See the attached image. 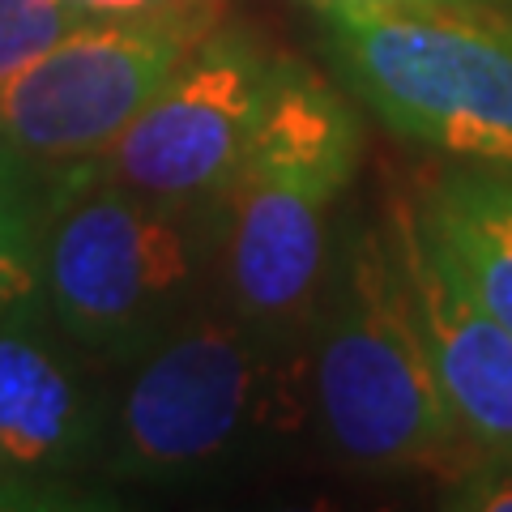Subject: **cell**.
I'll list each match as a JSON object with an SVG mask.
<instances>
[{
	"mask_svg": "<svg viewBox=\"0 0 512 512\" xmlns=\"http://www.w3.org/2000/svg\"><path fill=\"white\" fill-rule=\"evenodd\" d=\"M82 9H154V5H171V0H73Z\"/></svg>",
	"mask_w": 512,
	"mask_h": 512,
	"instance_id": "obj_15",
	"label": "cell"
},
{
	"mask_svg": "<svg viewBox=\"0 0 512 512\" xmlns=\"http://www.w3.org/2000/svg\"><path fill=\"white\" fill-rule=\"evenodd\" d=\"M39 171L18 150L0 146V316L39 295L43 235L56 192L39 188Z\"/></svg>",
	"mask_w": 512,
	"mask_h": 512,
	"instance_id": "obj_11",
	"label": "cell"
},
{
	"mask_svg": "<svg viewBox=\"0 0 512 512\" xmlns=\"http://www.w3.org/2000/svg\"><path fill=\"white\" fill-rule=\"evenodd\" d=\"M286 69L252 30H210L86 171L167 201H222Z\"/></svg>",
	"mask_w": 512,
	"mask_h": 512,
	"instance_id": "obj_7",
	"label": "cell"
},
{
	"mask_svg": "<svg viewBox=\"0 0 512 512\" xmlns=\"http://www.w3.org/2000/svg\"><path fill=\"white\" fill-rule=\"evenodd\" d=\"M316 9H389V5H512V0H308Z\"/></svg>",
	"mask_w": 512,
	"mask_h": 512,
	"instance_id": "obj_14",
	"label": "cell"
},
{
	"mask_svg": "<svg viewBox=\"0 0 512 512\" xmlns=\"http://www.w3.org/2000/svg\"><path fill=\"white\" fill-rule=\"evenodd\" d=\"M414 214L457 282L512 333V171L453 167Z\"/></svg>",
	"mask_w": 512,
	"mask_h": 512,
	"instance_id": "obj_10",
	"label": "cell"
},
{
	"mask_svg": "<svg viewBox=\"0 0 512 512\" xmlns=\"http://www.w3.org/2000/svg\"><path fill=\"white\" fill-rule=\"evenodd\" d=\"M56 333L43 291L0 316V487L56 483L103 453L94 393Z\"/></svg>",
	"mask_w": 512,
	"mask_h": 512,
	"instance_id": "obj_8",
	"label": "cell"
},
{
	"mask_svg": "<svg viewBox=\"0 0 512 512\" xmlns=\"http://www.w3.org/2000/svg\"><path fill=\"white\" fill-rule=\"evenodd\" d=\"M303 423H312L303 338L265 333L222 295L197 303L133 359L103 466L124 483H197Z\"/></svg>",
	"mask_w": 512,
	"mask_h": 512,
	"instance_id": "obj_1",
	"label": "cell"
},
{
	"mask_svg": "<svg viewBox=\"0 0 512 512\" xmlns=\"http://www.w3.org/2000/svg\"><path fill=\"white\" fill-rule=\"evenodd\" d=\"M363 124L338 86L291 60L222 192V295L252 325L303 338L329 269V222L355 180Z\"/></svg>",
	"mask_w": 512,
	"mask_h": 512,
	"instance_id": "obj_3",
	"label": "cell"
},
{
	"mask_svg": "<svg viewBox=\"0 0 512 512\" xmlns=\"http://www.w3.org/2000/svg\"><path fill=\"white\" fill-rule=\"evenodd\" d=\"M389 218L448 410L470 444H512V333L457 282L410 205H393Z\"/></svg>",
	"mask_w": 512,
	"mask_h": 512,
	"instance_id": "obj_9",
	"label": "cell"
},
{
	"mask_svg": "<svg viewBox=\"0 0 512 512\" xmlns=\"http://www.w3.org/2000/svg\"><path fill=\"white\" fill-rule=\"evenodd\" d=\"M303 350L312 423L342 466L414 474L466 453L470 440L444 402L414 320L393 218L359 227L329 256Z\"/></svg>",
	"mask_w": 512,
	"mask_h": 512,
	"instance_id": "obj_2",
	"label": "cell"
},
{
	"mask_svg": "<svg viewBox=\"0 0 512 512\" xmlns=\"http://www.w3.org/2000/svg\"><path fill=\"white\" fill-rule=\"evenodd\" d=\"M86 13L73 0H0V86Z\"/></svg>",
	"mask_w": 512,
	"mask_h": 512,
	"instance_id": "obj_12",
	"label": "cell"
},
{
	"mask_svg": "<svg viewBox=\"0 0 512 512\" xmlns=\"http://www.w3.org/2000/svg\"><path fill=\"white\" fill-rule=\"evenodd\" d=\"M218 18V0L90 9L0 86V146L56 175L94 167Z\"/></svg>",
	"mask_w": 512,
	"mask_h": 512,
	"instance_id": "obj_6",
	"label": "cell"
},
{
	"mask_svg": "<svg viewBox=\"0 0 512 512\" xmlns=\"http://www.w3.org/2000/svg\"><path fill=\"white\" fill-rule=\"evenodd\" d=\"M448 508L512 512V444H466L444 487Z\"/></svg>",
	"mask_w": 512,
	"mask_h": 512,
	"instance_id": "obj_13",
	"label": "cell"
},
{
	"mask_svg": "<svg viewBox=\"0 0 512 512\" xmlns=\"http://www.w3.org/2000/svg\"><path fill=\"white\" fill-rule=\"evenodd\" d=\"M222 269V205L167 201L94 171H64L43 235V303L60 333L133 363L205 303Z\"/></svg>",
	"mask_w": 512,
	"mask_h": 512,
	"instance_id": "obj_4",
	"label": "cell"
},
{
	"mask_svg": "<svg viewBox=\"0 0 512 512\" xmlns=\"http://www.w3.org/2000/svg\"><path fill=\"white\" fill-rule=\"evenodd\" d=\"M338 82L402 141L512 171V22L495 5L320 9Z\"/></svg>",
	"mask_w": 512,
	"mask_h": 512,
	"instance_id": "obj_5",
	"label": "cell"
}]
</instances>
